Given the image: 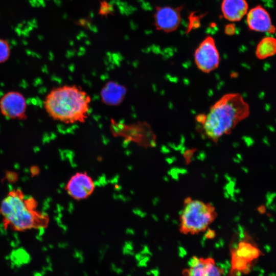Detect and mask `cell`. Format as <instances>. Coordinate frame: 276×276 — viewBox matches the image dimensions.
<instances>
[{
  "mask_svg": "<svg viewBox=\"0 0 276 276\" xmlns=\"http://www.w3.org/2000/svg\"><path fill=\"white\" fill-rule=\"evenodd\" d=\"M91 97L82 88L66 84L52 89L47 95L44 107L55 121L66 124L85 122L89 113Z\"/></svg>",
  "mask_w": 276,
  "mask_h": 276,
  "instance_id": "6da1fadb",
  "label": "cell"
},
{
  "mask_svg": "<svg viewBox=\"0 0 276 276\" xmlns=\"http://www.w3.org/2000/svg\"><path fill=\"white\" fill-rule=\"evenodd\" d=\"M249 114V107L238 93L224 95L210 108L202 124L205 135L215 143L229 134Z\"/></svg>",
  "mask_w": 276,
  "mask_h": 276,
  "instance_id": "7a4b0ae2",
  "label": "cell"
},
{
  "mask_svg": "<svg viewBox=\"0 0 276 276\" xmlns=\"http://www.w3.org/2000/svg\"><path fill=\"white\" fill-rule=\"evenodd\" d=\"M37 202L20 189L10 191L1 202L0 214L3 225L16 231L44 228L48 217L36 210Z\"/></svg>",
  "mask_w": 276,
  "mask_h": 276,
  "instance_id": "3957f363",
  "label": "cell"
},
{
  "mask_svg": "<svg viewBox=\"0 0 276 276\" xmlns=\"http://www.w3.org/2000/svg\"><path fill=\"white\" fill-rule=\"evenodd\" d=\"M215 207L210 203L188 197L180 215L179 231L183 234H197L206 231L217 218Z\"/></svg>",
  "mask_w": 276,
  "mask_h": 276,
  "instance_id": "277c9868",
  "label": "cell"
},
{
  "mask_svg": "<svg viewBox=\"0 0 276 276\" xmlns=\"http://www.w3.org/2000/svg\"><path fill=\"white\" fill-rule=\"evenodd\" d=\"M110 130L114 136H122L126 141H134L144 146L155 145V135L146 122L126 124L112 119Z\"/></svg>",
  "mask_w": 276,
  "mask_h": 276,
  "instance_id": "5b68a950",
  "label": "cell"
},
{
  "mask_svg": "<svg viewBox=\"0 0 276 276\" xmlns=\"http://www.w3.org/2000/svg\"><path fill=\"white\" fill-rule=\"evenodd\" d=\"M194 57L196 66L203 73H209L217 68L220 58L213 38L206 37L196 48Z\"/></svg>",
  "mask_w": 276,
  "mask_h": 276,
  "instance_id": "8992f818",
  "label": "cell"
},
{
  "mask_svg": "<svg viewBox=\"0 0 276 276\" xmlns=\"http://www.w3.org/2000/svg\"><path fill=\"white\" fill-rule=\"evenodd\" d=\"M26 108V99L19 92L9 91L0 99L1 111L3 116L9 119H25Z\"/></svg>",
  "mask_w": 276,
  "mask_h": 276,
  "instance_id": "52a82bcc",
  "label": "cell"
},
{
  "mask_svg": "<svg viewBox=\"0 0 276 276\" xmlns=\"http://www.w3.org/2000/svg\"><path fill=\"white\" fill-rule=\"evenodd\" d=\"M182 7H172L159 6L156 7L154 14L156 28L165 32H171L178 27L181 20Z\"/></svg>",
  "mask_w": 276,
  "mask_h": 276,
  "instance_id": "ba28073f",
  "label": "cell"
},
{
  "mask_svg": "<svg viewBox=\"0 0 276 276\" xmlns=\"http://www.w3.org/2000/svg\"><path fill=\"white\" fill-rule=\"evenodd\" d=\"M95 184L85 173H77L68 181L66 189L68 194L78 200L86 198L93 192Z\"/></svg>",
  "mask_w": 276,
  "mask_h": 276,
  "instance_id": "9c48e42d",
  "label": "cell"
},
{
  "mask_svg": "<svg viewBox=\"0 0 276 276\" xmlns=\"http://www.w3.org/2000/svg\"><path fill=\"white\" fill-rule=\"evenodd\" d=\"M247 23L249 28L255 31L274 33L276 30L269 14L260 5L249 11L247 16Z\"/></svg>",
  "mask_w": 276,
  "mask_h": 276,
  "instance_id": "30bf717a",
  "label": "cell"
},
{
  "mask_svg": "<svg viewBox=\"0 0 276 276\" xmlns=\"http://www.w3.org/2000/svg\"><path fill=\"white\" fill-rule=\"evenodd\" d=\"M188 264L190 268L185 273L187 276H221L222 273L212 258L193 257Z\"/></svg>",
  "mask_w": 276,
  "mask_h": 276,
  "instance_id": "8fae6325",
  "label": "cell"
},
{
  "mask_svg": "<svg viewBox=\"0 0 276 276\" xmlns=\"http://www.w3.org/2000/svg\"><path fill=\"white\" fill-rule=\"evenodd\" d=\"M245 0H223L221 10L225 18L232 21L241 20L247 11Z\"/></svg>",
  "mask_w": 276,
  "mask_h": 276,
  "instance_id": "7c38bea8",
  "label": "cell"
},
{
  "mask_svg": "<svg viewBox=\"0 0 276 276\" xmlns=\"http://www.w3.org/2000/svg\"><path fill=\"white\" fill-rule=\"evenodd\" d=\"M231 254L242 258L250 263L262 255V251L254 242L252 239L245 234L241 240L231 251Z\"/></svg>",
  "mask_w": 276,
  "mask_h": 276,
  "instance_id": "4fadbf2b",
  "label": "cell"
},
{
  "mask_svg": "<svg viewBox=\"0 0 276 276\" xmlns=\"http://www.w3.org/2000/svg\"><path fill=\"white\" fill-rule=\"evenodd\" d=\"M125 91L123 86L115 82L109 83L102 89V101L108 105H117L122 102Z\"/></svg>",
  "mask_w": 276,
  "mask_h": 276,
  "instance_id": "5bb4252c",
  "label": "cell"
},
{
  "mask_svg": "<svg viewBox=\"0 0 276 276\" xmlns=\"http://www.w3.org/2000/svg\"><path fill=\"white\" fill-rule=\"evenodd\" d=\"M276 54V39L271 37L263 38L258 43L256 55L260 59L272 56Z\"/></svg>",
  "mask_w": 276,
  "mask_h": 276,
  "instance_id": "9a60e30c",
  "label": "cell"
},
{
  "mask_svg": "<svg viewBox=\"0 0 276 276\" xmlns=\"http://www.w3.org/2000/svg\"><path fill=\"white\" fill-rule=\"evenodd\" d=\"M232 270L239 271L247 273L250 270L251 265L244 259L232 254Z\"/></svg>",
  "mask_w": 276,
  "mask_h": 276,
  "instance_id": "2e32d148",
  "label": "cell"
},
{
  "mask_svg": "<svg viewBox=\"0 0 276 276\" xmlns=\"http://www.w3.org/2000/svg\"><path fill=\"white\" fill-rule=\"evenodd\" d=\"M10 55V48L7 40L0 38V63L6 62Z\"/></svg>",
  "mask_w": 276,
  "mask_h": 276,
  "instance_id": "e0dca14e",
  "label": "cell"
},
{
  "mask_svg": "<svg viewBox=\"0 0 276 276\" xmlns=\"http://www.w3.org/2000/svg\"><path fill=\"white\" fill-rule=\"evenodd\" d=\"M73 257L74 258L78 259V262L80 264H82L84 262V257L81 251L75 249L74 251Z\"/></svg>",
  "mask_w": 276,
  "mask_h": 276,
  "instance_id": "ac0fdd59",
  "label": "cell"
},
{
  "mask_svg": "<svg viewBox=\"0 0 276 276\" xmlns=\"http://www.w3.org/2000/svg\"><path fill=\"white\" fill-rule=\"evenodd\" d=\"M205 234V237L208 239H213L215 236V232L212 229L208 228Z\"/></svg>",
  "mask_w": 276,
  "mask_h": 276,
  "instance_id": "d6986e66",
  "label": "cell"
},
{
  "mask_svg": "<svg viewBox=\"0 0 276 276\" xmlns=\"http://www.w3.org/2000/svg\"><path fill=\"white\" fill-rule=\"evenodd\" d=\"M149 260L148 257H145L138 262L137 266L139 267H145L146 266V263Z\"/></svg>",
  "mask_w": 276,
  "mask_h": 276,
  "instance_id": "ffe728a7",
  "label": "cell"
},
{
  "mask_svg": "<svg viewBox=\"0 0 276 276\" xmlns=\"http://www.w3.org/2000/svg\"><path fill=\"white\" fill-rule=\"evenodd\" d=\"M205 119V114H200L196 117V121L199 123L202 124Z\"/></svg>",
  "mask_w": 276,
  "mask_h": 276,
  "instance_id": "44dd1931",
  "label": "cell"
},
{
  "mask_svg": "<svg viewBox=\"0 0 276 276\" xmlns=\"http://www.w3.org/2000/svg\"><path fill=\"white\" fill-rule=\"evenodd\" d=\"M122 252L124 255L133 256L134 255V253L132 251V250H130L124 246L122 248Z\"/></svg>",
  "mask_w": 276,
  "mask_h": 276,
  "instance_id": "7402d4cb",
  "label": "cell"
},
{
  "mask_svg": "<svg viewBox=\"0 0 276 276\" xmlns=\"http://www.w3.org/2000/svg\"><path fill=\"white\" fill-rule=\"evenodd\" d=\"M124 246L130 250H133V245L131 242H126Z\"/></svg>",
  "mask_w": 276,
  "mask_h": 276,
  "instance_id": "603a6c76",
  "label": "cell"
},
{
  "mask_svg": "<svg viewBox=\"0 0 276 276\" xmlns=\"http://www.w3.org/2000/svg\"><path fill=\"white\" fill-rule=\"evenodd\" d=\"M258 211L260 214H264L266 212L265 206L263 205L259 206L258 208Z\"/></svg>",
  "mask_w": 276,
  "mask_h": 276,
  "instance_id": "cb8c5ba5",
  "label": "cell"
},
{
  "mask_svg": "<svg viewBox=\"0 0 276 276\" xmlns=\"http://www.w3.org/2000/svg\"><path fill=\"white\" fill-rule=\"evenodd\" d=\"M143 258H144V257H143L142 254H136L135 255V259L137 262L140 261Z\"/></svg>",
  "mask_w": 276,
  "mask_h": 276,
  "instance_id": "d4e9b609",
  "label": "cell"
},
{
  "mask_svg": "<svg viewBox=\"0 0 276 276\" xmlns=\"http://www.w3.org/2000/svg\"><path fill=\"white\" fill-rule=\"evenodd\" d=\"M117 268V267L116 265L113 263H111V265H110V270H111V271L115 272Z\"/></svg>",
  "mask_w": 276,
  "mask_h": 276,
  "instance_id": "484cf974",
  "label": "cell"
},
{
  "mask_svg": "<svg viewBox=\"0 0 276 276\" xmlns=\"http://www.w3.org/2000/svg\"><path fill=\"white\" fill-rule=\"evenodd\" d=\"M115 272L118 274H120L123 272V270L120 267H117Z\"/></svg>",
  "mask_w": 276,
  "mask_h": 276,
  "instance_id": "4316f807",
  "label": "cell"
},
{
  "mask_svg": "<svg viewBox=\"0 0 276 276\" xmlns=\"http://www.w3.org/2000/svg\"><path fill=\"white\" fill-rule=\"evenodd\" d=\"M270 67V65L269 63H266L265 65L263 66V69L264 71H267L268 69H269Z\"/></svg>",
  "mask_w": 276,
  "mask_h": 276,
  "instance_id": "83f0119b",
  "label": "cell"
},
{
  "mask_svg": "<svg viewBox=\"0 0 276 276\" xmlns=\"http://www.w3.org/2000/svg\"><path fill=\"white\" fill-rule=\"evenodd\" d=\"M68 246V244L67 243H62L59 245V247L60 248H66Z\"/></svg>",
  "mask_w": 276,
  "mask_h": 276,
  "instance_id": "f1b7e54d",
  "label": "cell"
},
{
  "mask_svg": "<svg viewBox=\"0 0 276 276\" xmlns=\"http://www.w3.org/2000/svg\"><path fill=\"white\" fill-rule=\"evenodd\" d=\"M270 108H271V106L269 104H265V108L266 111H269L270 110Z\"/></svg>",
  "mask_w": 276,
  "mask_h": 276,
  "instance_id": "f546056e",
  "label": "cell"
},
{
  "mask_svg": "<svg viewBox=\"0 0 276 276\" xmlns=\"http://www.w3.org/2000/svg\"><path fill=\"white\" fill-rule=\"evenodd\" d=\"M264 96H265V93L263 91H261L259 95V98L262 99H263L264 98Z\"/></svg>",
  "mask_w": 276,
  "mask_h": 276,
  "instance_id": "4dcf8cb0",
  "label": "cell"
},
{
  "mask_svg": "<svg viewBox=\"0 0 276 276\" xmlns=\"http://www.w3.org/2000/svg\"><path fill=\"white\" fill-rule=\"evenodd\" d=\"M267 127L271 131H274V130H275L273 126H271V125L267 126Z\"/></svg>",
  "mask_w": 276,
  "mask_h": 276,
  "instance_id": "1f68e13d",
  "label": "cell"
},
{
  "mask_svg": "<svg viewBox=\"0 0 276 276\" xmlns=\"http://www.w3.org/2000/svg\"><path fill=\"white\" fill-rule=\"evenodd\" d=\"M83 273V276H88V273L85 271H84Z\"/></svg>",
  "mask_w": 276,
  "mask_h": 276,
  "instance_id": "d6a6232c",
  "label": "cell"
},
{
  "mask_svg": "<svg viewBox=\"0 0 276 276\" xmlns=\"http://www.w3.org/2000/svg\"><path fill=\"white\" fill-rule=\"evenodd\" d=\"M121 263H122V264H124L125 263V261L122 260V262H121Z\"/></svg>",
  "mask_w": 276,
  "mask_h": 276,
  "instance_id": "836d02e7",
  "label": "cell"
},
{
  "mask_svg": "<svg viewBox=\"0 0 276 276\" xmlns=\"http://www.w3.org/2000/svg\"><path fill=\"white\" fill-rule=\"evenodd\" d=\"M126 276H132L131 274V273H128L127 274Z\"/></svg>",
  "mask_w": 276,
  "mask_h": 276,
  "instance_id": "e575fe53",
  "label": "cell"
}]
</instances>
